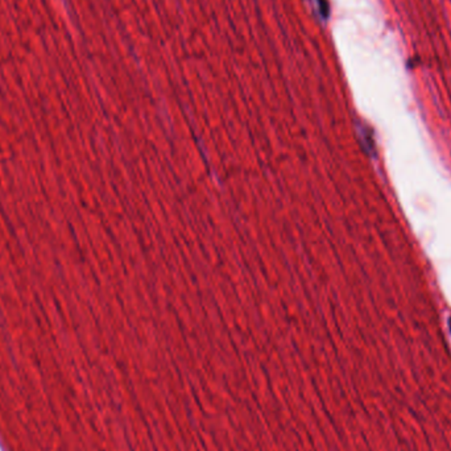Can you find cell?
I'll return each instance as SVG.
<instances>
[{
    "mask_svg": "<svg viewBox=\"0 0 451 451\" xmlns=\"http://www.w3.org/2000/svg\"><path fill=\"white\" fill-rule=\"evenodd\" d=\"M449 327H450V332H451V318L450 320H449Z\"/></svg>",
    "mask_w": 451,
    "mask_h": 451,
    "instance_id": "1",
    "label": "cell"
}]
</instances>
